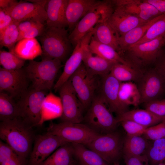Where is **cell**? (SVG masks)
Listing matches in <instances>:
<instances>
[{
    "label": "cell",
    "mask_w": 165,
    "mask_h": 165,
    "mask_svg": "<svg viewBox=\"0 0 165 165\" xmlns=\"http://www.w3.org/2000/svg\"><path fill=\"white\" fill-rule=\"evenodd\" d=\"M145 104V109L156 116L165 117V99L155 100Z\"/></svg>",
    "instance_id": "42"
},
{
    "label": "cell",
    "mask_w": 165,
    "mask_h": 165,
    "mask_svg": "<svg viewBox=\"0 0 165 165\" xmlns=\"http://www.w3.org/2000/svg\"><path fill=\"white\" fill-rule=\"evenodd\" d=\"M46 91L28 89L19 97L17 102L20 117L32 127L40 125L43 122V103Z\"/></svg>",
    "instance_id": "6"
},
{
    "label": "cell",
    "mask_w": 165,
    "mask_h": 165,
    "mask_svg": "<svg viewBox=\"0 0 165 165\" xmlns=\"http://www.w3.org/2000/svg\"><path fill=\"white\" fill-rule=\"evenodd\" d=\"M25 62L14 53L0 51V64L2 68L8 70H14L22 68Z\"/></svg>",
    "instance_id": "38"
},
{
    "label": "cell",
    "mask_w": 165,
    "mask_h": 165,
    "mask_svg": "<svg viewBox=\"0 0 165 165\" xmlns=\"http://www.w3.org/2000/svg\"><path fill=\"white\" fill-rule=\"evenodd\" d=\"M68 0H49L45 6L47 15L46 26L58 28L68 27L66 10Z\"/></svg>",
    "instance_id": "21"
},
{
    "label": "cell",
    "mask_w": 165,
    "mask_h": 165,
    "mask_svg": "<svg viewBox=\"0 0 165 165\" xmlns=\"http://www.w3.org/2000/svg\"><path fill=\"white\" fill-rule=\"evenodd\" d=\"M28 161L19 156L9 145L0 147V165H28Z\"/></svg>",
    "instance_id": "36"
},
{
    "label": "cell",
    "mask_w": 165,
    "mask_h": 165,
    "mask_svg": "<svg viewBox=\"0 0 165 165\" xmlns=\"http://www.w3.org/2000/svg\"><path fill=\"white\" fill-rule=\"evenodd\" d=\"M110 73L121 82H137L143 74L140 70L132 64L120 63L114 64Z\"/></svg>",
    "instance_id": "31"
},
{
    "label": "cell",
    "mask_w": 165,
    "mask_h": 165,
    "mask_svg": "<svg viewBox=\"0 0 165 165\" xmlns=\"http://www.w3.org/2000/svg\"><path fill=\"white\" fill-rule=\"evenodd\" d=\"M62 63L57 59H42L40 61H30L24 68L28 79L32 82L31 88L38 90H51L62 66Z\"/></svg>",
    "instance_id": "3"
},
{
    "label": "cell",
    "mask_w": 165,
    "mask_h": 165,
    "mask_svg": "<svg viewBox=\"0 0 165 165\" xmlns=\"http://www.w3.org/2000/svg\"><path fill=\"white\" fill-rule=\"evenodd\" d=\"M33 148L28 165H41L60 147L68 143L59 137L47 132L35 137Z\"/></svg>",
    "instance_id": "11"
},
{
    "label": "cell",
    "mask_w": 165,
    "mask_h": 165,
    "mask_svg": "<svg viewBox=\"0 0 165 165\" xmlns=\"http://www.w3.org/2000/svg\"><path fill=\"white\" fill-rule=\"evenodd\" d=\"M46 5L20 1L11 8L4 11L15 21L32 20L45 24L47 19Z\"/></svg>",
    "instance_id": "16"
},
{
    "label": "cell",
    "mask_w": 165,
    "mask_h": 165,
    "mask_svg": "<svg viewBox=\"0 0 165 165\" xmlns=\"http://www.w3.org/2000/svg\"><path fill=\"white\" fill-rule=\"evenodd\" d=\"M19 22L14 21L0 35V48L7 47L9 51L13 53L16 43L19 35L18 24Z\"/></svg>",
    "instance_id": "35"
},
{
    "label": "cell",
    "mask_w": 165,
    "mask_h": 165,
    "mask_svg": "<svg viewBox=\"0 0 165 165\" xmlns=\"http://www.w3.org/2000/svg\"><path fill=\"white\" fill-rule=\"evenodd\" d=\"M120 101L124 105L137 106L141 103V97L137 85L133 82L121 83L119 91Z\"/></svg>",
    "instance_id": "32"
},
{
    "label": "cell",
    "mask_w": 165,
    "mask_h": 165,
    "mask_svg": "<svg viewBox=\"0 0 165 165\" xmlns=\"http://www.w3.org/2000/svg\"><path fill=\"white\" fill-rule=\"evenodd\" d=\"M88 45L83 50L82 57V63L87 72L95 76L99 75L102 76L109 73L116 63L99 56H94L90 50Z\"/></svg>",
    "instance_id": "22"
},
{
    "label": "cell",
    "mask_w": 165,
    "mask_h": 165,
    "mask_svg": "<svg viewBox=\"0 0 165 165\" xmlns=\"http://www.w3.org/2000/svg\"><path fill=\"white\" fill-rule=\"evenodd\" d=\"M116 118L118 123L123 120H130L147 128L165 120V117L156 116L145 109L128 110Z\"/></svg>",
    "instance_id": "23"
},
{
    "label": "cell",
    "mask_w": 165,
    "mask_h": 165,
    "mask_svg": "<svg viewBox=\"0 0 165 165\" xmlns=\"http://www.w3.org/2000/svg\"><path fill=\"white\" fill-rule=\"evenodd\" d=\"M165 45V36L133 46L126 51L133 62L138 65L154 63L162 48Z\"/></svg>",
    "instance_id": "14"
},
{
    "label": "cell",
    "mask_w": 165,
    "mask_h": 165,
    "mask_svg": "<svg viewBox=\"0 0 165 165\" xmlns=\"http://www.w3.org/2000/svg\"><path fill=\"white\" fill-rule=\"evenodd\" d=\"M93 30L92 39L111 46L121 54V52L118 42V37L107 21L97 24Z\"/></svg>",
    "instance_id": "25"
},
{
    "label": "cell",
    "mask_w": 165,
    "mask_h": 165,
    "mask_svg": "<svg viewBox=\"0 0 165 165\" xmlns=\"http://www.w3.org/2000/svg\"><path fill=\"white\" fill-rule=\"evenodd\" d=\"M114 8L112 0L99 1L69 34V38L73 47L97 24L107 21Z\"/></svg>",
    "instance_id": "4"
},
{
    "label": "cell",
    "mask_w": 165,
    "mask_h": 165,
    "mask_svg": "<svg viewBox=\"0 0 165 165\" xmlns=\"http://www.w3.org/2000/svg\"><path fill=\"white\" fill-rule=\"evenodd\" d=\"M93 29L79 40L74 48L70 57L65 62L63 71L54 85L55 92L67 81L82 63L83 51L88 45L93 34Z\"/></svg>",
    "instance_id": "17"
},
{
    "label": "cell",
    "mask_w": 165,
    "mask_h": 165,
    "mask_svg": "<svg viewBox=\"0 0 165 165\" xmlns=\"http://www.w3.org/2000/svg\"><path fill=\"white\" fill-rule=\"evenodd\" d=\"M101 77L98 86L99 94L110 111L117 116L128 111V106L123 104L119 98V89L121 82L110 73Z\"/></svg>",
    "instance_id": "13"
},
{
    "label": "cell",
    "mask_w": 165,
    "mask_h": 165,
    "mask_svg": "<svg viewBox=\"0 0 165 165\" xmlns=\"http://www.w3.org/2000/svg\"><path fill=\"white\" fill-rule=\"evenodd\" d=\"M69 80L84 109H88L98 87L96 76L89 73L82 63Z\"/></svg>",
    "instance_id": "9"
},
{
    "label": "cell",
    "mask_w": 165,
    "mask_h": 165,
    "mask_svg": "<svg viewBox=\"0 0 165 165\" xmlns=\"http://www.w3.org/2000/svg\"><path fill=\"white\" fill-rule=\"evenodd\" d=\"M58 91L62 107L61 122L81 123L84 119V109L70 80L64 84Z\"/></svg>",
    "instance_id": "10"
},
{
    "label": "cell",
    "mask_w": 165,
    "mask_h": 165,
    "mask_svg": "<svg viewBox=\"0 0 165 165\" xmlns=\"http://www.w3.org/2000/svg\"><path fill=\"white\" fill-rule=\"evenodd\" d=\"M28 79L24 68L14 70L0 68V92L6 91L13 98L19 97L28 89Z\"/></svg>",
    "instance_id": "15"
},
{
    "label": "cell",
    "mask_w": 165,
    "mask_h": 165,
    "mask_svg": "<svg viewBox=\"0 0 165 165\" xmlns=\"http://www.w3.org/2000/svg\"><path fill=\"white\" fill-rule=\"evenodd\" d=\"M154 64V68L165 79V45L160 50Z\"/></svg>",
    "instance_id": "44"
},
{
    "label": "cell",
    "mask_w": 165,
    "mask_h": 165,
    "mask_svg": "<svg viewBox=\"0 0 165 165\" xmlns=\"http://www.w3.org/2000/svg\"><path fill=\"white\" fill-rule=\"evenodd\" d=\"M71 143L64 145L55 151L41 165H76Z\"/></svg>",
    "instance_id": "30"
},
{
    "label": "cell",
    "mask_w": 165,
    "mask_h": 165,
    "mask_svg": "<svg viewBox=\"0 0 165 165\" xmlns=\"http://www.w3.org/2000/svg\"><path fill=\"white\" fill-rule=\"evenodd\" d=\"M20 117L17 102L13 98L3 92H0V120L6 121Z\"/></svg>",
    "instance_id": "33"
},
{
    "label": "cell",
    "mask_w": 165,
    "mask_h": 165,
    "mask_svg": "<svg viewBox=\"0 0 165 165\" xmlns=\"http://www.w3.org/2000/svg\"><path fill=\"white\" fill-rule=\"evenodd\" d=\"M152 141L146 155L150 165H157L165 160V137Z\"/></svg>",
    "instance_id": "34"
},
{
    "label": "cell",
    "mask_w": 165,
    "mask_h": 165,
    "mask_svg": "<svg viewBox=\"0 0 165 165\" xmlns=\"http://www.w3.org/2000/svg\"><path fill=\"white\" fill-rule=\"evenodd\" d=\"M119 123L128 136L142 135L147 128L130 120H123Z\"/></svg>",
    "instance_id": "41"
},
{
    "label": "cell",
    "mask_w": 165,
    "mask_h": 165,
    "mask_svg": "<svg viewBox=\"0 0 165 165\" xmlns=\"http://www.w3.org/2000/svg\"><path fill=\"white\" fill-rule=\"evenodd\" d=\"M157 165H165L164 163H163V162L160 163Z\"/></svg>",
    "instance_id": "51"
},
{
    "label": "cell",
    "mask_w": 165,
    "mask_h": 165,
    "mask_svg": "<svg viewBox=\"0 0 165 165\" xmlns=\"http://www.w3.org/2000/svg\"><path fill=\"white\" fill-rule=\"evenodd\" d=\"M123 156L126 165H150L146 154L139 156Z\"/></svg>",
    "instance_id": "45"
},
{
    "label": "cell",
    "mask_w": 165,
    "mask_h": 165,
    "mask_svg": "<svg viewBox=\"0 0 165 165\" xmlns=\"http://www.w3.org/2000/svg\"><path fill=\"white\" fill-rule=\"evenodd\" d=\"M48 111L53 118L61 117L62 113L61 102L60 97L50 92L46 96L42 107V115Z\"/></svg>",
    "instance_id": "37"
},
{
    "label": "cell",
    "mask_w": 165,
    "mask_h": 165,
    "mask_svg": "<svg viewBox=\"0 0 165 165\" xmlns=\"http://www.w3.org/2000/svg\"><path fill=\"white\" fill-rule=\"evenodd\" d=\"M164 161H165L164 164H165V160H164Z\"/></svg>",
    "instance_id": "53"
},
{
    "label": "cell",
    "mask_w": 165,
    "mask_h": 165,
    "mask_svg": "<svg viewBox=\"0 0 165 165\" xmlns=\"http://www.w3.org/2000/svg\"><path fill=\"white\" fill-rule=\"evenodd\" d=\"M71 143L75 158L80 165H110L97 153L85 145Z\"/></svg>",
    "instance_id": "26"
},
{
    "label": "cell",
    "mask_w": 165,
    "mask_h": 165,
    "mask_svg": "<svg viewBox=\"0 0 165 165\" xmlns=\"http://www.w3.org/2000/svg\"><path fill=\"white\" fill-rule=\"evenodd\" d=\"M113 165H121L118 162L114 163Z\"/></svg>",
    "instance_id": "50"
},
{
    "label": "cell",
    "mask_w": 165,
    "mask_h": 165,
    "mask_svg": "<svg viewBox=\"0 0 165 165\" xmlns=\"http://www.w3.org/2000/svg\"><path fill=\"white\" fill-rule=\"evenodd\" d=\"M32 128L20 117L1 121L0 138L19 156L27 160L35 137Z\"/></svg>",
    "instance_id": "1"
},
{
    "label": "cell",
    "mask_w": 165,
    "mask_h": 165,
    "mask_svg": "<svg viewBox=\"0 0 165 165\" xmlns=\"http://www.w3.org/2000/svg\"><path fill=\"white\" fill-rule=\"evenodd\" d=\"M141 103L160 99L165 91V79L154 68L142 74L137 82Z\"/></svg>",
    "instance_id": "12"
},
{
    "label": "cell",
    "mask_w": 165,
    "mask_h": 165,
    "mask_svg": "<svg viewBox=\"0 0 165 165\" xmlns=\"http://www.w3.org/2000/svg\"><path fill=\"white\" fill-rule=\"evenodd\" d=\"M88 48L93 54L113 63L131 64V62L123 57L111 46L100 43L92 38L88 45Z\"/></svg>",
    "instance_id": "29"
},
{
    "label": "cell",
    "mask_w": 165,
    "mask_h": 165,
    "mask_svg": "<svg viewBox=\"0 0 165 165\" xmlns=\"http://www.w3.org/2000/svg\"><path fill=\"white\" fill-rule=\"evenodd\" d=\"M13 53L24 60H33L42 55L41 45L36 38H25L21 40L16 44Z\"/></svg>",
    "instance_id": "27"
},
{
    "label": "cell",
    "mask_w": 165,
    "mask_h": 165,
    "mask_svg": "<svg viewBox=\"0 0 165 165\" xmlns=\"http://www.w3.org/2000/svg\"><path fill=\"white\" fill-rule=\"evenodd\" d=\"M76 165H80L77 163V164Z\"/></svg>",
    "instance_id": "52"
},
{
    "label": "cell",
    "mask_w": 165,
    "mask_h": 165,
    "mask_svg": "<svg viewBox=\"0 0 165 165\" xmlns=\"http://www.w3.org/2000/svg\"><path fill=\"white\" fill-rule=\"evenodd\" d=\"M68 31L64 28L46 26L42 35L37 37L42 50V59H57L62 62L66 61L74 50Z\"/></svg>",
    "instance_id": "2"
},
{
    "label": "cell",
    "mask_w": 165,
    "mask_h": 165,
    "mask_svg": "<svg viewBox=\"0 0 165 165\" xmlns=\"http://www.w3.org/2000/svg\"><path fill=\"white\" fill-rule=\"evenodd\" d=\"M18 1L15 0H0V8L7 10L14 6Z\"/></svg>",
    "instance_id": "49"
},
{
    "label": "cell",
    "mask_w": 165,
    "mask_h": 165,
    "mask_svg": "<svg viewBox=\"0 0 165 165\" xmlns=\"http://www.w3.org/2000/svg\"><path fill=\"white\" fill-rule=\"evenodd\" d=\"M14 21L11 16L0 8V35Z\"/></svg>",
    "instance_id": "46"
},
{
    "label": "cell",
    "mask_w": 165,
    "mask_h": 165,
    "mask_svg": "<svg viewBox=\"0 0 165 165\" xmlns=\"http://www.w3.org/2000/svg\"><path fill=\"white\" fill-rule=\"evenodd\" d=\"M142 135L147 140L152 141L165 137V120L147 128Z\"/></svg>",
    "instance_id": "40"
},
{
    "label": "cell",
    "mask_w": 165,
    "mask_h": 165,
    "mask_svg": "<svg viewBox=\"0 0 165 165\" xmlns=\"http://www.w3.org/2000/svg\"><path fill=\"white\" fill-rule=\"evenodd\" d=\"M98 1L96 0H68L66 17L69 33L80 20Z\"/></svg>",
    "instance_id": "20"
},
{
    "label": "cell",
    "mask_w": 165,
    "mask_h": 165,
    "mask_svg": "<svg viewBox=\"0 0 165 165\" xmlns=\"http://www.w3.org/2000/svg\"><path fill=\"white\" fill-rule=\"evenodd\" d=\"M151 142L143 135H127L123 139V156H139L146 155Z\"/></svg>",
    "instance_id": "28"
},
{
    "label": "cell",
    "mask_w": 165,
    "mask_h": 165,
    "mask_svg": "<svg viewBox=\"0 0 165 165\" xmlns=\"http://www.w3.org/2000/svg\"><path fill=\"white\" fill-rule=\"evenodd\" d=\"M46 27V24L39 23L27 31L19 33L17 42L23 39L35 38L39 37L44 31Z\"/></svg>",
    "instance_id": "43"
},
{
    "label": "cell",
    "mask_w": 165,
    "mask_h": 165,
    "mask_svg": "<svg viewBox=\"0 0 165 165\" xmlns=\"http://www.w3.org/2000/svg\"><path fill=\"white\" fill-rule=\"evenodd\" d=\"M142 0L153 6L161 14H165V0Z\"/></svg>",
    "instance_id": "48"
},
{
    "label": "cell",
    "mask_w": 165,
    "mask_h": 165,
    "mask_svg": "<svg viewBox=\"0 0 165 165\" xmlns=\"http://www.w3.org/2000/svg\"><path fill=\"white\" fill-rule=\"evenodd\" d=\"M162 36H165V14L154 23L140 40L133 46L151 41Z\"/></svg>",
    "instance_id": "39"
},
{
    "label": "cell",
    "mask_w": 165,
    "mask_h": 165,
    "mask_svg": "<svg viewBox=\"0 0 165 165\" xmlns=\"http://www.w3.org/2000/svg\"><path fill=\"white\" fill-rule=\"evenodd\" d=\"M39 23L32 20H27L20 22L18 26L19 33L27 31Z\"/></svg>",
    "instance_id": "47"
},
{
    "label": "cell",
    "mask_w": 165,
    "mask_h": 165,
    "mask_svg": "<svg viewBox=\"0 0 165 165\" xmlns=\"http://www.w3.org/2000/svg\"><path fill=\"white\" fill-rule=\"evenodd\" d=\"M107 21L118 37L147 22L115 6L113 12Z\"/></svg>",
    "instance_id": "18"
},
{
    "label": "cell",
    "mask_w": 165,
    "mask_h": 165,
    "mask_svg": "<svg viewBox=\"0 0 165 165\" xmlns=\"http://www.w3.org/2000/svg\"><path fill=\"white\" fill-rule=\"evenodd\" d=\"M47 132L57 136L70 143L86 145L100 134L86 124L61 122L52 123Z\"/></svg>",
    "instance_id": "7"
},
{
    "label": "cell",
    "mask_w": 165,
    "mask_h": 165,
    "mask_svg": "<svg viewBox=\"0 0 165 165\" xmlns=\"http://www.w3.org/2000/svg\"><path fill=\"white\" fill-rule=\"evenodd\" d=\"M115 6L145 21L162 14L152 5L142 0H113Z\"/></svg>",
    "instance_id": "19"
},
{
    "label": "cell",
    "mask_w": 165,
    "mask_h": 165,
    "mask_svg": "<svg viewBox=\"0 0 165 165\" xmlns=\"http://www.w3.org/2000/svg\"><path fill=\"white\" fill-rule=\"evenodd\" d=\"M84 120L86 124L101 134L115 131L119 123L99 94L95 95Z\"/></svg>",
    "instance_id": "5"
},
{
    "label": "cell",
    "mask_w": 165,
    "mask_h": 165,
    "mask_svg": "<svg viewBox=\"0 0 165 165\" xmlns=\"http://www.w3.org/2000/svg\"><path fill=\"white\" fill-rule=\"evenodd\" d=\"M164 14H162L147 21L136 27L123 35L118 37V42L121 53L126 51L130 47L140 40L150 27Z\"/></svg>",
    "instance_id": "24"
},
{
    "label": "cell",
    "mask_w": 165,
    "mask_h": 165,
    "mask_svg": "<svg viewBox=\"0 0 165 165\" xmlns=\"http://www.w3.org/2000/svg\"><path fill=\"white\" fill-rule=\"evenodd\" d=\"M123 141L121 135L114 131L100 134L86 146L111 164L117 162L123 153Z\"/></svg>",
    "instance_id": "8"
}]
</instances>
